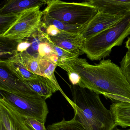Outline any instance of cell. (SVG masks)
<instances>
[{
  "label": "cell",
  "mask_w": 130,
  "mask_h": 130,
  "mask_svg": "<svg viewBox=\"0 0 130 130\" xmlns=\"http://www.w3.org/2000/svg\"><path fill=\"white\" fill-rule=\"evenodd\" d=\"M0 130H6L1 119H0Z\"/></svg>",
  "instance_id": "cell-28"
},
{
  "label": "cell",
  "mask_w": 130,
  "mask_h": 130,
  "mask_svg": "<svg viewBox=\"0 0 130 130\" xmlns=\"http://www.w3.org/2000/svg\"><path fill=\"white\" fill-rule=\"evenodd\" d=\"M47 37L51 48L55 53L58 58V61L57 64V66H60L64 63L66 60H68L76 59L78 57L79 55L78 54L72 53L62 48L56 46L52 43L50 40H49L47 36Z\"/></svg>",
  "instance_id": "cell-22"
},
{
  "label": "cell",
  "mask_w": 130,
  "mask_h": 130,
  "mask_svg": "<svg viewBox=\"0 0 130 130\" xmlns=\"http://www.w3.org/2000/svg\"><path fill=\"white\" fill-rule=\"evenodd\" d=\"M69 79L72 85H78L80 87L82 84L81 78L76 73L72 71L67 72Z\"/></svg>",
  "instance_id": "cell-26"
},
{
  "label": "cell",
  "mask_w": 130,
  "mask_h": 130,
  "mask_svg": "<svg viewBox=\"0 0 130 130\" xmlns=\"http://www.w3.org/2000/svg\"><path fill=\"white\" fill-rule=\"evenodd\" d=\"M20 13L0 15V36H3L17 20Z\"/></svg>",
  "instance_id": "cell-23"
},
{
  "label": "cell",
  "mask_w": 130,
  "mask_h": 130,
  "mask_svg": "<svg viewBox=\"0 0 130 130\" xmlns=\"http://www.w3.org/2000/svg\"><path fill=\"white\" fill-rule=\"evenodd\" d=\"M46 0H10L0 8V15L20 13L25 10L46 4Z\"/></svg>",
  "instance_id": "cell-13"
},
{
  "label": "cell",
  "mask_w": 130,
  "mask_h": 130,
  "mask_svg": "<svg viewBox=\"0 0 130 130\" xmlns=\"http://www.w3.org/2000/svg\"><path fill=\"white\" fill-rule=\"evenodd\" d=\"M46 4L43 14L74 26H85L98 11L96 8L85 1L77 3L47 0Z\"/></svg>",
  "instance_id": "cell-4"
},
{
  "label": "cell",
  "mask_w": 130,
  "mask_h": 130,
  "mask_svg": "<svg viewBox=\"0 0 130 130\" xmlns=\"http://www.w3.org/2000/svg\"><path fill=\"white\" fill-rule=\"evenodd\" d=\"M72 99L67 100L74 111L73 118L87 130H112L116 126L113 114L105 107L99 95L78 85H69Z\"/></svg>",
  "instance_id": "cell-2"
},
{
  "label": "cell",
  "mask_w": 130,
  "mask_h": 130,
  "mask_svg": "<svg viewBox=\"0 0 130 130\" xmlns=\"http://www.w3.org/2000/svg\"><path fill=\"white\" fill-rule=\"evenodd\" d=\"M25 120L27 124L32 130H47L45 127V124L36 119L25 118Z\"/></svg>",
  "instance_id": "cell-25"
},
{
  "label": "cell",
  "mask_w": 130,
  "mask_h": 130,
  "mask_svg": "<svg viewBox=\"0 0 130 130\" xmlns=\"http://www.w3.org/2000/svg\"><path fill=\"white\" fill-rule=\"evenodd\" d=\"M120 68L130 85V50H128L120 62Z\"/></svg>",
  "instance_id": "cell-24"
},
{
  "label": "cell",
  "mask_w": 130,
  "mask_h": 130,
  "mask_svg": "<svg viewBox=\"0 0 130 130\" xmlns=\"http://www.w3.org/2000/svg\"><path fill=\"white\" fill-rule=\"evenodd\" d=\"M41 26L29 38L26 39L30 44V46L25 51L29 55L38 59L39 46L41 43L45 39L47 36V34L42 30Z\"/></svg>",
  "instance_id": "cell-19"
},
{
  "label": "cell",
  "mask_w": 130,
  "mask_h": 130,
  "mask_svg": "<svg viewBox=\"0 0 130 130\" xmlns=\"http://www.w3.org/2000/svg\"><path fill=\"white\" fill-rule=\"evenodd\" d=\"M49 40L54 45L72 53L82 55L80 50V41L79 35L61 31L56 36H49Z\"/></svg>",
  "instance_id": "cell-11"
},
{
  "label": "cell",
  "mask_w": 130,
  "mask_h": 130,
  "mask_svg": "<svg viewBox=\"0 0 130 130\" xmlns=\"http://www.w3.org/2000/svg\"><path fill=\"white\" fill-rule=\"evenodd\" d=\"M125 15H115L98 11L79 35L80 42L117 23Z\"/></svg>",
  "instance_id": "cell-8"
},
{
  "label": "cell",
  "mask_w": 130,
  "mask_h": 130,
  "mask_svg": "<svg viewBox=\"0 0 130 130\" xmlns=\"http://www.w3.org/2000/svg\"><path fill=\"white\" fill-rule=\"evenodd\" d=\"M130 34V12L113 26L80 42V50L91 60L109 56L115 47L123 44Z\"/></svg>",
  "instance_id": "cell-3"
},
{
  "label": "cell",
  "mask_w": 130,
  "mask_h": 130,
  "mask_svg": "<svg viewBox=\"0 0 130 130\" xmlns=\"http://www.w3.org/2000/svg\"><path fill=\"white\" fill-rule=\"evenodd\" d=\"M20 52L27 69L35 75L42 76L40 69V59L32 56L25 51Z\"/></svg>",
  "instance_id": "cell-21"
},
{
  "label": "cell",
  "mask_w": 130,
  "mask_h": 130,
  "mask_svg": "<svg viewBox=\"0 0 130 130\" xmlns=\"http://www.w3.org/2000/svg\"><path fill=\"white\" fill-rule=\"evenodd\" d=\"M0 119L6 130H33L26 123L25 118L7 102L0 98Z\"/></svg>",
  "instance_id": "cell-9"
},
{
  "label": "cell",
  "mask_w": 130,
  "mask_h": 130,
  "mask_svg": "<svg viewBox=\"0 0 130 130\" xmlns=\"http://www.w3.org/2000/svg\"><path fill=\"white\" fill-rule=\"evenodd\" d=\"M42 22L45 26L53 25L59 30L77 35H79L86 25L83 26L71 25L63 21L51 18L47 15L43 13Z\"/></svg>",
  "instance_id": "cell-16"
},
{
  "label": "cell",
  "mask_w": 130,
  "mask_h": 130,
  "mask_svg": "<svg viewBox=\"0 0 130 130\" xmlns=\"http://www.w3.org/2000/svg\"><path fill=\"white\" fill-rule=\"evenodd\" d=\"M0 97L15 108L24 118L46 121L48 109L46 99L40 96L25 97L0 91Z\"/></svg>",
  "instance_id": "cell-5"
},
{
  "label": "cell",
  "mask_w": 130,
  "mask_h": 130,
  "mask_svg": "<svg viewBox=\"0 0 130 130\" xmlns=\"http://www.w3.org/2000/svg\"><path fill=\"white\" fill-rule=\"evenodd\" d=\"M110 110L113 114L116 126L123 128L130 127V103H113Z\"/></svg>",
  "instance_id": "cell-15"
},
{
  "label": "cell",
  "mask_w": 130,
  "mask_h": 130,
  "mask_svg": "<svg viewBox=\"0 0 130 130\" xmlns=\"http://www.w3.org/2000/svg\"><path fill=\"white\" fill-rule=\"evenodd\" d=\"M47 130H87L82 124L74 118L66 121L64 118L61 121L49 125Z\"/></svg>",
  "instance_id": "cell-20"
},
{
  "label": "cell",
  "mask_w": 130,
  "mask_h": 130,
  "mask_svg": "<svg viewBox=\"0 0 130 130\" xmlns=\"http://www.w3.org/2000/svg\"><path fill=\"white\" fill-rule=\"evenodd\" d=\"M57 65L56 63L46 59H40L39 67L42 76L48 79L59 89L60 92L66 99L68 97L63 92L56 80L55 71Z\"/></svg>",
  "instance_id": "cell-18"
},
{
  "label": "cell",
  "mask_w": 130,
  "mask_h": 130,
  "mask_svg": "<svg viewBox=\"0 0 130 130\" xmlns=\"http://www.w3.org/2000/svg\"><path fill=\"white\" fill-rule=\"evenodd\" d=\"M4 62L8 69L21 81L34 80L39 76L27 69L20 52L7 59L4 60Z\"/></svg>",
  "instance_id": "cell-12"
},
{
  "label": "cell",
  "mask_w": 130,
  "mask_h": 130,
  "mask_svg": "<svg viewBox=\"0 0 130 130\" xmlns=\"http://www.w3.org/2000/svg\"><path fill=\"white\" fill-rule=\"evenodd\" d=\"M40 8L35 7L21 12L3 36L19 42L29 38L41 26L43 12Z\"/></svg>",
  "instance_id": "cell-6"
},
{
  "label": "cell",
  "mask_w": 130,
  "mask_h": 130,
  "mask_svg": "<svg viewBox=\"0 0 130 130\" xmlns=\"http://www.w3.org/2000/svg\"><path fill=\"white\" fill-rule=\"evenodd\" d=\"M0 91L25 97L40 96L10 71L3 59H0Z\"/></svg>",
  "instance_id": "cell-7"
},
{
  "label": "cell",
  "mask_w": 130,
  "mask_h": 130,
  "mask_svg": "<svg viewBox=\"0 0 130 130\" xmlns=\"http://www.w3.org/2000/svg\"><path fill=\"white\" fill-rule=\"evenodd\" d=\"M112 130H130V129L127 130H121L120 129H118V128L117 127V126H115Z\"/></svg>",
  "instance_id": "cell-29"
},
{
  "label": "cell",
  "mask_w": 130,
  "mask_h": 130,
  "mask_svg": "<svg viewBox=\"0 0 130 130\" xmlns=\"http://www.w3.org/2000/svg\"><path fill=\"white\" fill-rule=\"evenodd\" d=\"M21 42L8 37L0 36V59H7L17 53Z\"/></svg>",
  "instance_id": "cell-17"
},
{
  "label": "cell",
  "mask_w": 130,
  "mask_h": 130,
  "mask_svg": "<svg viewBox=\"0 0 130 130\" xmlns=\"http://www.w3.org/2000/svg\"><path fill=\"white\" fill-rule=\"evenodd\" d=\"M86 2L98 11L115 15H126L130 12V0H91Z\"/></svg>",
  "instance_id": "cell-10"
},
{
  "label": "cell",
  "mask_w": 130,
  "mask_h": 130,
  "mask_svg": "<svg viewBox=\"0 0 130 130\" xmlns=\"http://www.w3.org/2000/svg\"><path fill=\"white\" fill-rule=\"evenodd\" d=\"M23 82L39 96L46 100L51 97L56 92L60 91L59 89L51 80L40 76H39L36 79Z\"/></svg>",
  "instance_id": "cell-14"
},
{
  "label": "cell",
  "mask_w": 130,
  "mask_h": 130,
  "mask_svg": "<svg viewBox=\"0 0 130 130\" xmlns=\"http://www.w3.org/2000/svg\"><path fill=\"white\" fill-rule=\"evenodd\" d=\"M125 47L128 49V50H130V37L128 39L127 41L126 42Z\"/></svg>",
  "instance_id": "cell-27"
},
{
  "label": "cell",
  "mask_w": 130,
  "mask_h": 130,
  "mask_svg": "<svg viewBox=\"0 0 130 130\" xmlns=\"http://www.w3.org/2000/svg\"><path fill=\"white\" fill-rule=\"evenodd\" d=\"M0 98H1V97H0Z\"/></svg>",
  "instance_id": "cell-30"
},
{
  "label": "cell",
  "mask_w": 130,
  "mask_h": 130,
  "mask_svg": "<svg viewBox=\"0 0 130 130\" xmlns=\"http://www.w3.org/2000/svg\"><path fill=\"white\" fill-rule=\"evenodd\" d=\"M59 67L78 74L82 88L103 95L114 103H130L129 84L120 67L110 60L103 59L93 65L86 59L77 58L66 60Z\"/></svg>",
  "instance_id": "cell-1"
}]
</instances>
